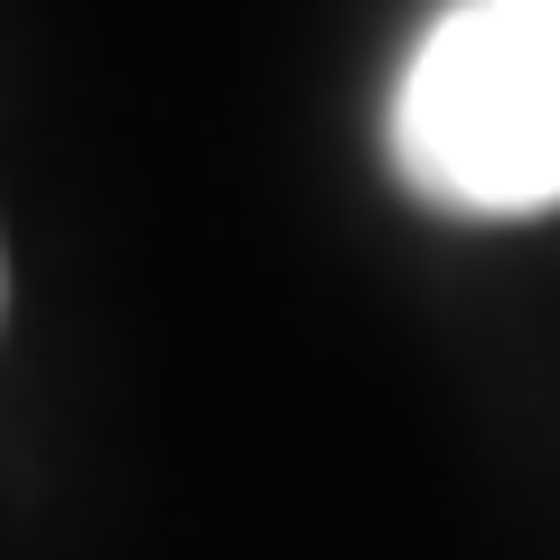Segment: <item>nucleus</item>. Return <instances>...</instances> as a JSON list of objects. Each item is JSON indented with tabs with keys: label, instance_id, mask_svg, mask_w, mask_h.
<instances>
[{
	"label": "nucleus",
	"instance_id": "1",
	"mask_svg": "<svg viewBox=\"0 0 560 560\" xmlns=\"http://www.w3.org/2000/svg\"><path fill=\"white\" fill-rule=\"evenodd\" d=\"M383 160L430 215L560 206V0H440L383 103Z\"/></svg>",
	"mask_w": 560,
	"mask_h": 560
}]
</instances>
